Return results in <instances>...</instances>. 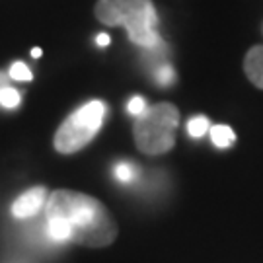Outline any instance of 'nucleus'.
<instances>
[{
    "instance_id": "nucleus-1",
    "label": "nucleus",
    "mask_w": 263,
    "mask_h": 263,
    "mask_svg": "<svg viewBox=\"0 0 263 263\" xmlns=\"http://www.w3.org/2000/svg\"><path fill=\"white\" fill-rule=\"evenodd\" d=\"M47 218H63L70 228L72 244L105 248L115 242L119 228L102 201L70 189H57L45 203Z\"/></svg>"
},
{
    "instance_id": "nucleus-2",
    "label": "nucleus",
    "mask_w": 263,
    "mask_h": 263,
    "mask_svg": "<svg viewBox=\"0 0 263 263\" xmlns=\"http://www.w3.org/2000/svg\"><path fill=\"white\" fill-rule=\"evenodd\" d=\"M94 16L105 26L125 28L135 45L156 47L160 43V18L152 0H98Z\"/></svg>"
},
{
    "instance_id": "nucleus-3",
    "label": "nucleus",
    "mask_w": 263,
    "mask_h": 263,
    "mask_svg": "<svg viewBox=\"0 0 263 263\" xmlns=\"http://www.w3.org/2000/svg\"><path fill=\"white\" fill-rule=\"evenodd\" d=\"M178 123V107L170 102H160L146 107V111L139 115L133 125L137 148L148 156H160L170 152L176 144Z\"/></svg>"
},
{
    "instance_id": "nucleus-4",
    "label": "nucleus",
    "mask_w": 263,
    "mask_h": 263,
    "mask_svg": "<svg viewBox=\"0 0 263 263\" xmlns=\"http://www.w3.org/2000/svg\"><path fill=\"white\" fill-rule=\"evenodd\" d=\"M105 111L107 107L104 102L92 100L82 107H78L74 113H70L55 133L53 144L57 152L74 154L82 151L86 144H90L104 123Z\"/></svg>"
},
{
    "instance_id": "nucleus-5",
    "label": "nucleus",
    "mask_w": 263,
    "mask_h": 263,
    "mask_svg": "<svg viewBox=\"0 0 263 263\" xmlns=\"http://www.w3.org/2000/svg\"><path fill=\"white\" fill-rule=\"evenodd\" d=\"M47 191L45 187H31L24 191L12 205V213L18 218H28V216L37 215L41 207L47 203Z\"/></svg>"
},
{
    "instance_id": "nucleus-6",
    "label": "nucleus",
    "mask_w": 263,
    "mask_h": 263,
    "mask_svg": "<svg viewBox=\"0 0 263 263\" xmlns=\"http://www.w3.org/2000/svg\"><path fill=\"white\" fill-rule=\"evenodd\" d=\"M244 72L252 84L263 90V45H255L246 53Z\"/></svg>"
},
{
    "instance_id": "nucleus-7",
    "label": "nucleus",
    "mask_w": 263,
    "mask_h": 263,
    "mask_svg": "<svg viewBox=\"0 0 263 263\" xmlns=\"http://www.w3.org/2000/svg\"><path fill=\"white\" fill-rule=\"evenodd\" d=\"M209 133H211V141L215 142V146L218 148H228L236 141L234 131L228 125H213Z\"/></svg>"
},
{
    "instance_id": "nucleus-8",
    "label": "nucleus",
    "mask_w": 263,
    "mask_h": 263,
    "mask_svg": "<svg viewBox=\"0 0 263 263\" xmlns=\"http://www.w3.org/2000/svg\"><path fill=\"white\" fill-rule=\"evenodd\" d=\"M47 232L55 242H68L70 240V228H68V224L63 218H57L55 216V218H47Z\"/></svg>"
},
{
    "instance_id": "nucleus-9",
    "label": "nucleus",
    "mask_w": 263,
    "mask_h": 263,
    "mask_svg": "<svg viewBox=\"0 0 263 263\" xmlns=\"http://www.w3.org/2000/svg\"><path fill=\"white\" fill-rule=\"evenodd\" d=\"M211 129V123L207 117H195L187 123V131L191 137H203Z\"/></svg>"
},
{
    "instance_id": "nucleus-10",
    "label": "nucleus",
    "mask_w": 263,
    "mask_h": 263,
    "mask_svg": "<svg viewBox=\"0 0 263 263\" xmlns=\"http://www.w3.org/2000/svg\"><path fill=\"white\" fill-rule=\"evenodd\" d=\"M8 74L12 80H20V82H28V80L33 78V74H31V70L28 68L26 63H14V65L10 66Z\"/></svg>"
},
{
    "instance_id": "nucleus-11",
    "label": "nucleus",
    "mask_w": 263,
    "mask_h": 263,
    "mask_svg": "<svg viewBox=\"0 0 263 263\" xmlns=\"http://www.w3.org/2000/svg\"><path fill=\"white\" fill-rule=\"evenodd\" d=\"M0 105L2 107H18L20 105V94L18 90H14L12 86H6L2 92H0Z\"/></svg>"
},
{
    "instance_id": "nucleus-12",
    "label": "nucleus",
    "mask_w": 263,
    "mask_h": 263,
    "mask_svg": "<svg viewBox=\"0 0 263 263\" xmlns=\"http://www.w3.org/2000/svg\"><path fill=\"white\" fill-rule=\"evenodd\" d=\"M115 176L119 181H131V179H135V168L131 164H119L115 168Z\"/></svg>"
},
{
    "instance_id": "nucleus-13",
    "label": "nucleus",
    "mask_w": 263,
    "mask_h": 263,
    "mask_svg": "<svg viewBox=\"0 0 263 263\" xmlns=\"http://www.w3.org/2000/svg\"><path fill=\"white\" fill-rule=\"evenodd\" d=\"M146 100H142V98H133L131 102H129V105H127V109H129V113H133L135 117H139V115H142V113L146 111Z\"/></svg>"
},
{
    "instance_id": "nucleus-14",
    "label": "nucleus",
    "mask_w": 263,
    "mask_h": 263,
    "mask_svg": "<svg viewBox=\"0 0 263 263\" xmlns=\"http://www.w3.org/2000/svg\"><path fill=\"white\" fill-rule=\"evenodd\" d=\"M158 80H160V84H164V86H168L174 82V70L170 68V66H164L162 70H158Z\"/></svg>"
},
{
    "instance_id": "nucleus-15",
    "label": "nucleus",
    "mask_w": 263,
    "mask_h": 263,
    "mask_svg": "<svg viewBox=\"0 0 263 263\" xmlns=\"http://www.w3.org/2000/svg\"><path fill=\"white\" fill-rule=\"evenodd\" d=\"M10 80H12L10 74H6V72H2V70H0V92H2L6 86H10Z\"/></svg>"
},
{
    "instance_id": "nucleus-16",
    "label": "nucleus",
    "mask_w": 263,
    "mask_h": 263,
    "mask_svg": "<svg viewBox=\"0 0 263 263\" xmlns=\"http://www.w3.org/2000/svg\"><path fill=\"white\" fill-rule=\"evenodd\" d=\"M96 41H98V45L107 47V45H109V35H107V33H100V35L96 37Z\"/></svg>"
},
{
    "instance_id": "nucleus-17",
    "label": "nucleus",
    "mask_w": 263,
    "mask_h": 263,
    "mask_svg": "<svg viewBox=\"0 0 263 263\" xmlns=\"http://www.w3.org/2000/svg\"><path fill=\"white\" fill-rule=\"evenodd\" d=\"M31 57H33V59H39V57H41V49H31Z\"/></svg>"
}]
</instances>
